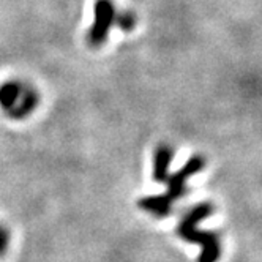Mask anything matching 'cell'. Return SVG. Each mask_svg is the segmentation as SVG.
Masks as SVG:
<instances>
[{
    "label": "cell",
    "instance_id": "cell-1",
    "mask_svg": "<svg viewBox=\"0 0 262 262\" xmlns=\"http://www.w3.org/2000/svg\"><path fill=\"white\" fill-rule=\"evenodd\" d=\"M205 166V158L201 155L191 157L186 161L177 172H174L167 179V191L164 194H155V196H144L138 201V205L158 218H164L171 213L172 204L177 202L180 198L186 194V182L190 177L201 172Z\"/></svg>",
    "mask_w": 262,
    "mask_h": 262
},
{
    "label": "cell",
    "instance_id": "cell-2",
    "mask_svg": "<svg viewBox=\"0 0 262 262\" xmlns=\"http://www.w3.org/2000/svg\"><path fill=\"white\" fill-rule=\"evenodd\" d=\"M213 213V205L209 202H199L191 210L185 213L182 221L179 223L177 234L190 243H198L202 247V251L198 257V262H216L221 256L220 240L215 232L202 231L198 224Z\"/></svg>",
    "mask_w": 262,
    "mask_h": 262
},
{
    "label": "cell",
    "instance_id": "cell-3",
    "mask_svg": "<svg viewBox=\"0 0 262 262\" xmlns=\"http://www.w3.org/2000/svg\"><path fill=\"white\" fill-rule=\"evenodd\" d=\"M116 19V5L112 0H97L95 8H93V24L89 30L87 40L92 46H101L107 35L109 30L114 24Z\"/></svg>",
    "mask_w": 262,
    "mask_h": 262
},
{
    "label": "cell",
    "instance_id": "cell-4",
    "mask_svg": "<svg viewBox=\"0 0 262 262\" xmlns=\"http://www.w3.org/2000/svg\"><path fill=\"white\" fill-rule=\"evenodd\" d=\"M27 84L21 81H7L0 85V107L4 109V112L8 116L10 112L16 107V104L21 101L24 92H26Z\"/></svg>",
    "mask_w": 262,
    "mask_h": 262
},
{
    "label": "cell",
    "instance_id": "cell-5",
    "mask_svg": "<svg viewBox=\"0 0 262 262\" xmlns=\"http://www.w3.org/2000/svg\"><path fill=\"white\" fill-rule=\"evenodd\" d=\"M174 158V148L169 144H160L154 155V180L155 182H166L169 164Z\"/></svg>",
    "mask_w": 262,
    "mask_h": 262
},
{
    "label": "cell",
    "instance_id": "cell-6",
    "mask_svg": "<svg viewBox=\"0 0 262 262\" xmlns=\"http://www.w3.org/2000/svg\"><path fill=\"white\" fill-rule=\"evenodd\" d=\"M38 103H40L38 92H36V89H33L32 85H27L21 101L16 104V107L10 112L8 117H11L14 120H23L32 114V112L36 109V106H38Z\"/></svg>",
    "mask_w": 262,
    "mask_h": 262
},
{
    "label": "cell",
    "instance_id": "cell-7",
    "mask_svg": "<svg viewBox=\"0 0 262 262\" xmlns=\"http://www.w3.org/2000/svg\"><path fill=\"white\" fill-rule=\"evenodd\" d=\"M114 23L119 26V29H122L125 32H129V30H133V27L136 26V17L131 11H123L120 14H116Z\"/></svg>",
    "mask_w": 262,
    "mask_h": 262
},
{
    "label": "cell",
    "instance_id": "cell-8",
    "mask_svg": "<svg viewBox=\"0 0 262 262\" xmlns=\"http://www.w3.org/2000/svg\"><path fill=\"white\" fill-rule=\"evenodd\" d=\"M8 242H10V235L5 231V228L0 226V256H4L7 253L8 248Z\"/></svg>",
    "mask_w": 262,
    "mask_h": 262
}]
</instances>
